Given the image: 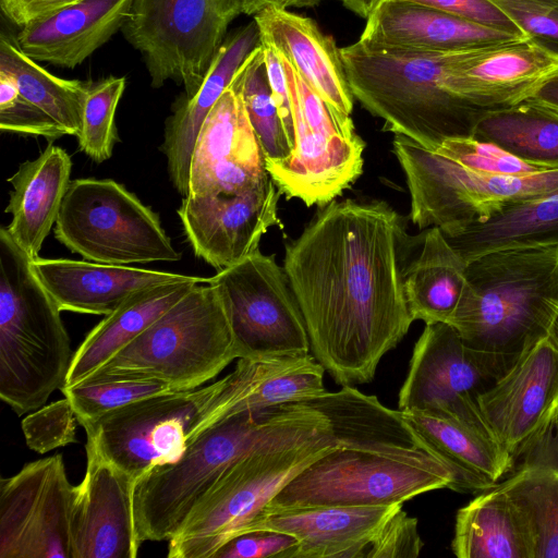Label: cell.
Masks as SVG:
<instances>
[{
	"label": "cell",
	"mask_w": 558,
	"mask_h": 558,
	"mask_svg": "<svg viewBox=\"0 0 558 558\" xmlns=\"http://www.w3.org/2000/svg\"><path fill=\"white\" fill-rule=\"evenodd\" d=\"M384 201H331L286 245L283 268L300 305L311 352L342 386L373 380L381 357L413 318L404 269L413 245Z\"/></svg>",
	"instance_id": "1"
},
{
	"label": "cell",
	"mask_w": 558,
	"mask_h": 558,
	"mask_svg": "<svg viewBox=\"0 0 558 558\" xmlns=\"http://www.w3.org/2000/svg\"><path fill=\"white\" fill-rule=\"evenodd\" d=\"M558 316V242L512 246L466 264V283L449 322L502 374Z\"/></svg>",
	"instance_id": "2"
},
{
	"label": "cell",
	"mask_w": 558,
	"mask_h": 558,
	"mask_svg": "<svg viewBox=\"0 0 558 558\" xmlns=\"http://www.w3.org/2000/svg\"><path fill=\"white\" fill-rule=\"evenodd\" d=\"M340 53L353 97L384 120L385 131L427 149L447 138L473 137L487 112L448 84L449 68L459 52L385 51L357 40L340 48Z\"/></svg>",
	"instance_id": "3"
},
{
	"label": "cell",
	"mask_w": 558,
	"mask_h": 558,
	"mask_svg": "<svg viewBox=\"0 0 558 558\" xmlns=\"http://www.w3.org/2000/svg\"><path fill=\"white\" fill-rule=\"evenodd\" d=\"M338 446L328 418L278 434L244 454L214 485L168 542L170 558H214L246 533L274 497L307 465Z\"/></svg>",
	"instance_id": "4"
},
{
	"label": "cell",
	"mask_w": 558,
	"mask_h": 558,
	"mask_svg": "<svg viewBox=\"0 0 558 558\" xmlns=\"http://www.w3.org/2000/svg\"><path fill=\"white\" fill-rule=\"evenodd\" d=\"M318 413L305 402L287 403L235 414L202 433L175 462L154 469L135 484L133 519L138 543L169 541L239 459Z\"/></svg>",
	"instance_id": "5"
},
{
	"label": "cell",
	"mask_w": 558,
	"mask_h": 558,
	"mask_svg": "<svg viewBox=\"0 0 558 558\" xmlns=\"http://www.w3.org/2000/svg\"><path fill=\"white\" fill-rule=\"evenodd\" d=\"M61 310L32 258L0 229V397L19 415L41 408L65 383L71 341Z\"/></svg>",
	"instance_id": "6"
},
{
	"label": "cell",
	"mask_w": 558,
	"mask_h": 558,
	"mask_svg": "<svg viewBox=\"0 0 558 558\" xmlns=\"http://www.w3.org/2000/svg\"><path fill=\"white\" fill-rule=\"evenodd\" d=\"M234 359L239 355L228 316L217 289L207 281L195 284L82 383L151 379L189 391L216 377Z\"/></svg>",
	"instance_id": "7"
},
{
	"label": "cell",
	"mask_w": 558,
	"mask_h": 558,
	"mask_svg": "<svg viewBox=\"0 0 558 558\" xmlns=\"http://www.w3.org/2000/svg\"><path fill=\"white\" fill-rule=\"evenodd\" d=\"M392 147L410 192L412 223L418 230L437 227L446 238L510 204L558 190V169L529 174L477 172L399 134Z\"/></svg>",
	"instance_id": "8"
},
{
	"label": "cell",
	"mask_w": 558,
	"mask_h": 558,
	"mask_svg": "<svg viewBox=\"0 0 558 558\" xmlns=\"http://www.w3.org/2000/svg\"><path fill=\"white\" fill-rule=\"evenodd\" d=\"M53 234L69 251L95 263L129 266L182 256L159 216L111 179L71 180Z\"/></svg>",
	"instance_id": "9"
},
{
	"label": "cell",
	"mask_w": 558,
	"mask_h": 558,
	"mask_svg": "<svg viewBox=\"0 0 558 558\" xmlns=\"http://www.w3.org/2000/svg\"><path fill=\"white\" fill-rule=\"evenodd\" d=\"M452 482V473L437 458L416 461L336 446L290 481L263 512L402 505L423 493L449 488Z\"/></svg>",
	"instance_id": "10"
},
{
	"label": "cell",
	"mask_w": 558,
	"mask_h": 558,
	"mask_svg": "<svg viewBox=\"0 0 558 558\" xmlns=\"http://www.w3.org/2000/svg\"><path fill=\"white\" fill-rule=\"evenodd\" d=\"M240 13L242 0H133L121 31L143 56L153 87L174 81L192 98Z\"/></svg>",
	"instance_id": "11"
},
{
	"label": "cell",
	"mask_w": 558,
	"mask_h": 558,
	"mask_svg": "<svg viewBox=\"0 0 558 558\" xmlns=\"http://www.w3.org/2000/svg\"><path fill=\"white\" fill-rule=\"evenodd\" d=\"M220 296L239 359L311 352L284 268L259 248L208 278Z\"/></svg>",
	"instance_id": "12"
},
{
	"label": "cell",
	"mask_w": 558,
	"mask_h": 558,
	"mask_svg": "<svg viewBox=\"0 0 558 558\" xmlns=\"http://www.w3.org/2000/svg\"><path fill=\"white\" fill-rule=\"evenodd\" d=\"M209 391L207 385L141 399L82 426L99 452L136 484L183 454L190 428Z\"/></svg>",
	"instance_id": "13"
},
{
	"label": "cell",
	"mask_w": 558,
	"mask_h": 558,
	"mask_svg": "<svg viewBox=\"0 0 558 558\" xmlns=\"http://www.w3.org/2000/svg\"><path fill=\"white\" fill-rule=\"evenodd\" d=\"M73 487L61 454L1 478L0 558H71Z\"/></svg>",
	"instance_id": "14"
},
{
	"label": "cell",
	"mask_w": 558,
	"mask_h": 558,
	"mask_svg": "<svg viewBox=\"0 0 558 558\" xmlns=\"http://www.w3.org/2000/svg\"><path fill=\"white\" fill-rule=\"evenodd\" d=\"M489 430L518 460L554 429L558 414V344L548 333L531 341L477 397Z\"/></svg>",
	"instance_id": "15"
},
{
	"label": "cell",
	"mask_w": 558,
	"mask_h": 558,
	"mask_svg": "<svg viewBox=\"0 0 558 558\" xmlns=\"http://www.w3.org/2000/svg\"><path fill=\"white\" fill-rule=\"evenodd\" d=\"M501 375L451 325L425 324L399 392L398 410L444 408L487 426L477 397Z\"/></svg>",
	"instance_id": "16"
},
{
	"label": "cell",
	"mask_w": 558,
	"mask_h": 558,
	"mask_svg": "<svg viewBox=\"0 0 558 558\" xmlns=\"http://www.w3.org/2000/svg\"><path fill=\"white\" fill-rule=\"evenodd\" d=\"M325 371L311 353L239 359L231 373L209 385L208 398L187 434V445L235 414L317 398L326 391Z\"/></svg>",
	"instance_id": "17"
},
{
	"label": "cell",
	"mask_w": 558,
	"mask_h": 558,
	"mask_svg": "<svg viewBox=\"0 0 558 558\" xmlns=\"http://www.w3.org/2000/svg\"><path fill=\"white\" fill-rule=\"evenodd\" d=\"M274 183L243 101L229 86L198 133L186 196L241 194Z\"/></svg>",
	"instance_id": "18"
},
{
	"label": "cell",
	"mask_w": 558,
	"mask_h": 558,
	"mask_svg": "<svg viewBox=\"0 0 558 558\" xmlns=\"http://www.w3.org/2000/svg\"><path fill=\"white\" fill-rule=\"evenodd\" d=\"M86 456L71 501V558H135L141 547L133 519L135 482L88 439Z\"/></svg>",
	"instance_id": "19"
},
{
	"label": "cell",
	"mask_w": 558,
	"mask_h": 558,
	"mask_svg": "<svg viewBox=\"0 0 558 558\" xmlns=\"http://www.w3.org/2000/svg\"><path fill=\"white\" fill-rule=\"evenodd\" d=\"M280 191L276 183L241 194L184 196L177 213L198 258L217 271L258 248L277 215Z\"/></svg>",
	"instance_id": "20"
},
{
	"label": "cell",
	"mask_w": 558,
	"mask_h": 558,
	"mask_svg": "<svg viewBox=\"0 0 558 558\" xmlns=\"http://www.w3.org/2000/svg\"><path fill=\"white\" fill-rule=\"evenodd\" d=\"M558 73V57L530 39L461 51L448 71L459 96L485 111L531 99Z\"/></svg>",
	"instance_id": "21"
},
{
	"label": "cell",
	"mask_w": 558,
	"mask_h": 558,
	"mask_svg": "<svg viewBox=\"0 0 558 558\" xmlns=\"http://www.w3.org/2000/svg\"><path fill=\"white\" fill-rule=\"evenodd\" d=\"M525 39L405 0H379L359 41L385 51L451 53Z\"/></svg>",
	"instance_id": "22"
},
{
	"label": "cell",
	"mask_w": 558,
	"mask_h": 558,
	"mask_svg": "<svg viewBox=\"0 0 558 558\" xmlns=\"http://www.w3.org/2000/svg\"><path fill=\"white\" fill-rule=\"evenodd\" d=\"M420 445L452 473L449 489L477 494L498 484L513 459L489 428L444 408L400 411Z\"/></svg>",
	"instance_id": "23"
},
{
	"label": "cell",
	"mask_w": 558,
	"mask_h": 558,
	"mask_svg": "<svg viewBox=\"0 0 558 558\" xmlns=\"http://www.w3.org/2000/svg\"><path fill=\"white\" fill-rule=\"evenodd\" d=\"M253 17L262 44L286 59L337 114L350 117L354 97L333 38L312 19L275 3L265 4Z\"/></svg>",
	"instance_id": "24"
},
{
	"label": "cell",
	"mask_w": 558,
	"mask_h": 558,
	"mask_svg": "<svg viewBox=\"0 0 558 558\" xmlns=\"http://www.w3.org/2000/svg\"><path fill=\"white\" fill-rule=\"evenodd\" d=\"M399 507L402 505L270 510L260 513L246 533L274 531L292 535L298 541L292 558H362L381 524Z\"/></svg>",
	"instance_id": "25"
},
{
	"label": "cell",
	"mask_w": 558,
	"mask_h": 558,
	"mask_svg": "<svg viewBox=\"0 0 558 558\" xmlns=\"http://www.w3.org/2000/svg\"><path fill=\"white\" fill-rule=\"evenodd\" d=\"M32 267L61 311L109 315L136 292L189 275L68 258L32 259Z\"/></svg>",
	"instance_id": "26"
},
{
	"label": "cell",
	"mask_w": 558,
	"mask_h": 558,
	"mask_svg": "<svg viewBox=\"0 0 558 558\" xmlns=\"http://www.w3.org/2000/svg\"><path fill=\"white\" fill-rule=\"evenodd\" d=\"M262 44L257 24L251 23L227 35L197 93L178 100L165 122L161 151L175 191L189 194L190 167L194 146L208 113L230 86L235 73Z\"/></svg>",
	"instance_id": "27"
},
{
	"label": "cell",
	"mask_w": 558,
	"mask_h": 558,
	"mask_svg": "<svg viewBox=\"0 0 558 558\" xmlns=\"http://www.w3.org/2000/svg\"><path fill=\"white\" fill-rule=\"evenodd\" d=\"M133 0H77L21 28L15 41L34 59L74 69L121 29Z\"/></svg>",
	"instance_id": "28"
},
{
	"label": "cell",
	"mask_w": 558,
	"mask_h": 558,
	"mask_svg": "<svg viewBox=\"0 0 558 558\" xmlns=\"http://www.w3.org/2000/svg\"><path fill=\"white\" fill-rule=\"evenodd\" d=\"M305 403L328 418L340 447L416 461L436 458L420 445L400 410L386 408L353 386L325 391Z\"/></svg>",
	"instance_id": "29"
},
{
	"label": "cell",
	"mask_w": 558,
	"mask_h": 558,
	"mask_svg": "<svg viewBox=\"0 0 558 558\" xmlns=\"http://www.w3.org/2000/svg\"><path fill=\"white\" fill-rule=\"evenodd\" d=\"M72 161L61 147L49 144L40 155L22 162L8 179L13 186L5 213L12 220L5 227L14 242L32 258L58 219L71 182Z\"/></svg>",
	"instance_id": "30"
},
{
	"label": "cell",
	"mask_w": 558,
	"mask_h": 558,
	"mask_svg": "<svg viewBox=\"0 0 558 558\" xmlns=\"http://www.w3.org/2000/svg\"><path fill=\"white\" fill-rule=\"evenodd\" d=\"M208 278L189 276L141 290L106 315L73 353L62 388L77 385L112 359L191 289Z\"/></svg>",
	"instance_id": "31"
},
{
	"label": "cell",
	"mask_w": 558,
	"mask_h": 558,
	"mask_svg": "<svg viewBox=\"0 0 558 558\" xmlns=\"http://www.w3.org/2000/svg\"><path fill=\"white\" fill-rule=\"evenodd\" d=\"M466 264L439 228L430 227L422 233L420 253L410 259L403 274L413 320L449 324L465 288Z\"/></svg>",
	"instance_id": "32"
},
{
	"label": "cell",
	"mask_w": 558,
	"mask_h": 558,
	"mask_svg": "<svg viewBox=\"0 0 558 558\" xmlns=\"http://www.w3.org/2000/svg\"><path fill=\"white\" fill-rule=\"evenodd\" d=\"M451 550L458 558H531L521 522L498 484L458 510Z\"/></svg>",
	"instance_id": "33"
},
{
	"label": "cell",
	"mask_w": 558,
	"mask_h": 558,
	"mask_svg": "<svg viewBox=\"0 0 558 558\" xmlns=\"http://www.w3.org/2000/svg\"><path fill=\"white\" fill-rule=\"evenodd\" d=\"M447 240L466 263L496 250L558 242V190L510 204Z\"/></svg>",
	"instance_id": "34"
},
{
	"label": "cell",
	"mask_w": 558,
	"mask_h": 558,
	"mask_svg": "<svg viewBox=\"0 0 558 558\" xmlns=\"http://www.w3.org/2000/svg\"><path fill=\"white\" fill-rule=\"evenodd\" d=\"M473 137L530 165L558 169V111L531 99L485 112Z\"/></svg>",
	"instance_id": "35"
},
{
	"label": "cell",
	"mask_w": 558,
	"mask_h": 558,
	"mask_svg": "<svg viewBox=\"0 0 558 558\" xmlns=\"http://www.w3.org/2000/svg\"><path fill=\"white\" fill-rule=\"evenodd\" d=\"M523 527L531 558H558V464L526 463L498 483Z\"/></svg>",
	"instance_id": "36"
},
{
	"label": "cell",
	"mask_w": 558,
	"mask_h": 558,
	"mask_svg": "<svg viewBox=\"0 0 558 558\" xmlns=\"http://www.w3.org/2000/svg\"><path fill=\"white\" fill-rule=\"evenodd\" d=\"M0 71L15 82L23 97L44 111L64 136H77L86 82L65 80L49 73L4 34L0 38Z\"/></svg>",
	"instance_id": "37"
},
{
	"label": "cell",
	"mask_w": 558,
	"mask_h": 558,
	"mask_svg": "<svg viewBox=\"0 0 558 558\" xmlns=\"http://www.w3.org/2000/svg\"><path fill=\"white\" fill-rule=\"evenodd\" d=\"M230 87L240 96L265 158L282 159L292 147L275 102L260 44L235 73Z\"/></svg>",
	"instance_id": "38"
},
{
	"label": "cell",
	"mask_w": 558,
	"mask_h": 558,
	"mask_svg": "<svg viewBox=\"0 0 558 558\" xmlns=\"http://www.w3.org/2000/svg\"><path fill=\"white\" fill-rule=\"evenodd\" d=\"M125 88V78L107 76L86 82L78 148L96 162L108 160L119 141L116 111Z\"/></svg>",
	"instance_id": "39"
},
{
	"label": "cell",
	"mask_w": 558,
	"mask_h": 558,
	"mask_svg": "<svg viewBox=\"0 0 558 558\" xmlns=\"http://www.w3.org/2000/svg\"><path fill=\"white\" fill-rule=\"evenodd\" d=\"M61 391L69 399L81 425L137 400L178 392L168 385L151 379L82 383L61 388Z\"/></svg>",
	"instance_id": "40"
},
{
	"label": "cell",
	"mask_w": 558,
	"mask_h": 558,
	"mask_svg": "<svg viewBox=\"0 0 558 558\" xmlns=\"http://www.w3.org/2000/svg\"><path fill=\"white\" fill-rule=\"evenodd\" d=\"M432 150L477 172L529 174L546 170L517 158L493 143L474 137L447 138Z\"/></svg>",
	"instance_id": "41"
},
{
	"label": "cell",
	"mask_w": 558,
	"mask_h": 558,
	"mask_svg": "<svg viewBox=\"0 0 558 558\" xmlns=\"http://www.w3.org/2000/svg\"><path fill=\"white\" fill-rule=\"evenodd\" d=\"M77 422L69 399L64 397L26 415L22 421V430L31 450L47 453L77 441Z\"/></svg>",
	"instance_id": "42"
},
{
	"label": "cell",
	"mask_w": 558,
	"mask_h": 558,
	"mask_svg": "<svg viewBox=\"0 0 558 558\" xmlns=\"http://www.w3.org/2000/svg\"><path fill=\"white\" fill-rule=\"evenodd\" d=\"M0 129L49 142L64 136L60 128L19 92L15 82L0 71Z\"/></svg>",
	"instance_id": "43"
},
{
	"label": "cell",
	"mask_w": 558,
	"mask_h": 558,
	"mask_svg": "<svg viewBox=\"0 0 558 558\" xmlns=\"http://www.w3.org/2000/svg\"><path fill=\"white\" fill-rule=\"evenodd\" d=\"M537 46L558 57V0H492Z\"/></svg>",
	"instance_id": "44"
},
{
	"label": "cell",
	"mask_w": 558,
	"mask_h": 558,
	"mask_svg": "<svg viewBox=\"0 0 558 558\" xmlns=\"http://www.w3.org/2000/svg\"><path fill=\"white\" fill-rule=\"evenodd\" d=\"M423 545L417 519L399 507L381 524L367 546L364 558H415Z\"/></svg>",
	"instance_id": "45"
},
{
	"label": "cell",
	"mask_w": 558,
	"mask_h": 558,
	"mask_svg": "<svg viewBox=\"0 0 558 558\" xmlns=\"http://www.w3.org/2000/svg\"><path fill=\"white\" fill-rule=\"evenodd\" d=\"M296 547L298 541L290 534L254 531L228 542L214 558H292Z\"/></svg>",
	"instance_id": "46"
},
{
	"label": "cell",
	"mask_w": 558,
	"mask_h": 558,
	"mask_svg": "<svg viewBox=\"0 0 558 558\" xmlns=\"http://www.w3.org/2000/svg\"><path fill=\"white\" fill-rule=\"evenodd\" d=\"M527 39L492 0H405Z\"/></svg>",
	"instance_id": "47"
},
{
	"label": "cell",
	"mask_w": 558,
	"mask_h": 558,
	"mask_svg": "<svg viewBox=\"0 0 558 558\" xmlns=\"http://www.w3.org/2000/svg\"><path fill=\"white\" fill-rule=\"evenodd\" d=\"M263 45V44H262ZM268 78L275 102L277 105L283 128L292 150L295 145L294 123L291 107V97L283 63L278 53L270 47L263 45Z\"/></svg>",
	"instance_id": "48"
},
{
	"label": "cell",
	"mask_w": 558,
	"mask_h": 558,
	"mask_svg": "<svg viewBox=\"0 0 558 558\" xmlns=\"http://www.w3.org/2000/svg\"><path fill=\"white\" fill-rule=\"evenodd\" d=\"M77 0H0L3 15L20 28L41 20Z\"/></svg>",
	"instance_id": "49"
},
{
	"label": "cell",
	"mask_w": 558,
	"mask_h": 558,
	"mask_svg": "<svg viewBox=\"0 0 558 558\" xmlns=\"http://www.w3.org/2000/svg\"><path fill=\"white\" fill-rule=\"evenodd\" d=\"M531 100L558 111V73L545 82Z\"/></svg>",
	"instance_id": "50"
},
{
	"label": "cell",
	"mask_w": 558,
	"mask_h": 558,
	"mask_svg": "<svg viewBox=\"0 0 558 558\" xmlns=\"http://www.w3.org/2000/svg\"><path fill=\"white\" fill-rule=\"evenodd\" d=\"M350 11L367 19L379 0H340Z\"/></svg>",
	"instance_id": "51"
},
{
	"label": "cell",
	"mask_w": 558,
	"mask_h": 558,
	"mask_svg": "<svg viewBox=\"0 0 558 558\" xmlns=\"http://www.w3.org/2000/svg\"><path fill=\"white\" fill-rule=\"evenodd\" d=\"M278 2L279 0H242V13L254 15L265 4Z\"/></svg>",
	"instance_id": "52"
},
{
	"label": "cell",
	"mask_w": 558,
	"mask_h": 558,
	"mask_svg": "<svg viewBox=\"0 0 558 558\" xmlns=\"http://www.w3.org/2000/svg\"><path fill=\"white\" fill-rule=\"evenodd\" d=\"M324 0H279L278 5L288 9V8H306L314 7L320 3Z\"/></svg>",
	"instance_id": "53"
},
{
	"label": "cell",
	"mask_w": 558,
	"mask_h": 558,
	"mask_svg": "<svg viewBox=\"0 0 558 558\" xmlns=\"http://www.w3.org/2000/svg\"><path fill=\"white\" fill-rule=\"evenodd\" d=\"M549 335L554 339V341L558 344V316L556 317L555 322L553 323ZM554 429L556 430V447L558 452V414L555 420Z\"/></svg>",
	"instance_id": "54"
}]
</instances>
